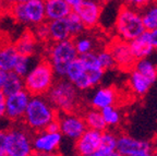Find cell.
I'll return each mask as SVG.
<instances>
[{"instance_id": "obj_1", "label": "cell", "mask_w": 157, "mask_h": 156, "mask_svg": "<svg viewBox=\"0 0 157 156\" xmlns=\"http://www.w3.org/2000/svg\"><path fill=\"white\" fill-rule=\"evenodd\" d=\"M59 112L45 96H31L23 116V123L33 132L44 131L48 123L58 118Z\"/></svg>"}, {"instance_id": "obj_2", "label": "cell", "mask_w": 157, "mask_h": 156, "mask_svg": "<svg viewBox=\"0 0 157 156\" xmlns=\"http://www.w3.org/2000/svg\"><path fill=\"white\" fill-rule=\"evenodd\" d=\"M56 78L52 64L43 58L23 78L24 90L31 96H45L56 82Z\"/></svg>"}, {"instance_id": "obj_3", "label": "cell", "mask_w": 157, "mask_h": 156, "mask_svg": "<svg viewBox=\"0 0 157 156\" xmlns=\"http://www.w3.org/2000/svg\"><path fill=\"white\" fill-rule=\"evenodd\" d=\"M45 96L58 112L75 111L80 103L78 90L66 78L56 80Z\"/></svg>"}, {"instance_id": "obj_4", "label": "cell", "mask_w": 157, "mask_h": 156, "mask_svg": "<svg viewBox=\"0 0 157 156\" xmlns=\"http://www.w3.org/2000/svg\"><path fill=\"white\" fill-rule=\"evenodd\" d=\"M115 29L118 38L128 43L136 38L145 31L141 13L133 8L123 5L116 17Z\"/></svg>"}, {"instance_id": "obj_5", "label": "cell", "mask_w": 157, "mask_h": 156, "mask_svg": "<svg viewBox=\"0 0 157 156\" xmlns=\"http://www.w3.org/2000/svg\"><path fill=\"white\" fill-rule=\"evenodd\" d=\"M78 57L73 39L69 38L62 41L52 43L47 48L45 58L52 64L56 76L60 79L64 78L67 67Z\"/></svg>"}, {"instance_id": "obj_6", "label": "cell", "mask_w": 157, "mask_h": 156, "mask_svg": "<svg viewBox=\"0 0 157 156\" xmlns=\"http://www.w3.org/2000/svg\"><path fill=\"white\" fill-rule=\"evenodd\" d=\"M33 137L26 129L14 127L6 131V156H34Z\"/></svg>"}, {"instance_id": "obj_7", "label": "cell", "mask_w": 157, "mask_h": 156, "mask_svg": "<svg viewBox=\"0 0 157 156\" xmlns=\"http://www.w3.org/2000/svg\"><path fill=\"white\" fill-rule=\"evenodd\" d=\"M58 121L62 137L68 138L72 141L78 140L87 129L83 116L78 115L75 111L60 112L58 115Z\"/></svg>"}, {"instance_id": "obj_8", "label": "cell", "mask_w": 157, "mask_h": 156, "mask_svg": "<svg viewBox=\"0 0 157 156\" xmlns=\"http://www.w3.org/2000/svg\"><path fill=\"white\" fill-rule=\"evenodd\" d=\"M107 49L110 51L111 56L115 60L116 68L121 71H130L135 64V59L131 53L129 43L125 41L116 37L110 44L108 45Z\"/></svg>"}, {"instance_id": "obj_9", "label": "cell", "mask_w": 157, "mask_h": 156, "mask_svg": "<svg viewBox=\"0 0 157 156\" xmlns=\"http://www.w3.org/2000/svg\"><path fill=\"white\" fill-rule=\"evenodd\" d=\"M101 5L94 0H83L72 7V11L78 15L85 29H94L97 26L101 14Z\"/></svg>"}, {"instance_id": "obj_10", "label": "cell", "mask_w": 157, "mask_h": 156, "mask_svg": "<svg viewBox=\"0 0 157 156\" xmlns=\"http://www.w3.org/2000/svg\"><path fill=\"white\" fill-rule=\"evenodd\" d=\"M31 99V95L25 90L6 96V115L8 119L12 121H20L23 119L25 110Z\"/></svg>"}, {"instance_id": "obj_11", "label": "cell", "mask_w": 157, "mask_h": 156, "mask_svg": "<svg viewBox=\"0 0 157 156\" xmlns=\"http://www.w3.org/2000/svg\"><path fill=\"white\" fill-rule=\"evenodd\" d=\"M62 142V134L60 132H48L46 130L37 132L33 138V149L35 154L57 152Z\"/></svg>"}, {"instance_id": "obj_12", "label": "cell", "mask_w": 157, "mask_h": 156, "mask_svg": "<svg viewBox=\"0 0 157 156\" xmlns=\"http://www.w3.org/2000/svg\"><path fill=\"white\" fill-rule=\"evenodd\" d=\"M101 131L86 129L78 140L74 141V151L76 156H88L99 149Z\"/></svg>"}, {"instance_id": "obj_13", "label": "cell", "mask_w": 157, "mask_h": 156, "mask_svg": "<svg viewBox=\"0 0 157 156\" xmlns=\"http://www.w3.org/2000/svg\"><path fill=\"white\" fill-rule=\"evenodd\" d=\"M142 150H156V146L153 142L136 139L128 134L118 135L116 151L119 152L122 156H130L131 154Z\"/></svg>"}, {"instance_id": "obj_14", "label": "cell", "mask_w": 157, "mask_h": 156, "mask_svg": "<svg viewBox=\"0 0 157 156\" xmlns=\"http://www.w3.org/2000/svg\"><path fill=\"white\" fill-rule=\"evenodd\" d=\"M24 25H36L45 22V1L43 0H29L23 3Z\"/></svg>"}, {"instance_id": "obj_15", "label": "cell", "mask_w": 157, "mask_h": 156, "mask_svg": "<svg viewBox=\"0 0 157 156\" xmlns=\"http://www.w3.org/2000/svg\"><path fill=\"white\" fill-rule=\"evenodd\" d=\"M129 46L135 60L148 58L150 56H152L155 50L154 46L151 43L148 31H144L140 36L129 41Z\"/></svg>"}, {"instance_id": "obj_16", "label": "cell", "mask_w": 157, "mask_h": 156, "mask_svg": "<svg viewBox=\"0 0 157 156\" xmlns=\"http://www.w3.org/2000/svg\"><path fill=\"white\" fill-rule=\"evenodd\" d=\"M118 99L117 91L115 88L111 86H105V88H99L94 92L90 99L92 108L96 109H103L108 106H115Z\"/></svg>"}, {"instance_id": "obj_17", "label": "cell", "mask_w": 157, "mask_h": 156, "mask_svg": "<svg viewBox=\"0 0 157 156\" xmlns=\"http://www.w3.org/2000/svg\"><path fill=\"white\" fill-rule=\"evenodd\" d=\"M72 12V7L66 0H47L45 1V17L47 21L66 19Z\"/></svg>"}, {"instance_id": "obj_18", "label": "cell", "mask_w": 157, "mask_h": 156, "mask_svg": "<svg viewBox=\"0 0 157 156\" xmlns=\"http://www.w3.org/2000/svg\"><path fill=\"white\" fill-rule=\"evenodd\" d=\"M37 39L35 37L34 33L31 29H26L24 31L21 36L17 39L14 43L13 47L17 50L19 55H23V56L32 57L35 55L37 49Z\"/></svg>"}, {"instance_id": "obj_19", "label": "cell", "mask_w": 157, "mask_h": 156, "mask_svg": "<svg viewBox=\"0 0 157 156\" xmlns=\"http://www.w3.org/2000/svg\"><path fill=\"white\" fill-rule=\"evenodd\" d=\"M128 84H129V88L132 91L133 94L140 96V97L144 96L153 85V83L148 79L139 73L134 69L130 70L129 78H128Z\"/></svg>"}, {"instance_id": "obj_20", "label": "cell", "mask_w": 157, "mask_h": 156, "mask_svg": "<svg viewBox=\"0 0 157 156\" xmlns=\"http://www.w3.org/2000/svg\"><path fill=\"white\" fill-rule=\"evenodd\" d=\"M47 24H48L49 31V41H52V43L71 38L67 19L52 20V21H48Z\"/></svg>"}, {"instance_id": "obj_21", "label": "cell", "mask_w": 157, "mask_h": 156, "mask_svg": "<svg viewBox=\"0 0 157 156\" xmlns=\"http://www.w3.org/2000/svg\"><path fill=\"white\" fill-rule=\"evenodd\" d=\"M83 118L86 123V127H87L88 129L97 130V131H101V132L108 129L105 121H104L101 111L99 109L90 108V109H87L84 112Z\"/></svg>"}, {"instance_id": "obj_22", "label": "cell", "mask_w": 157, "mask_h": 156, "mask_svg": "<svg viewBox=\"0 0 157 156\" xmlns=\"http://www.w3.org/2000/svg\"><path fill=\"white\" fill-rule=\"evenodd\" d=\"M22 90H24L23 78L21 76H19V74H17L15 72H13V71H9L5 83H3L2 88H1L2 93L6 96H9Z\"/></svg>"}, {"instance_id": "obj_23", "label": "cell", "mask_w": 157, "mask_h": 156, "mask_svg": "<svg viewBox=\"0 0 157 156\" xmlns=\"http://www.w3.org/2000/svg\"><path fill=\"white\" fill-rule=\"evenodd\" d=\"M132 69L136 70L139 73L148 79L153 84L157 81V66L150 58L135 60V64Z\"/></svg>"}, {"instance_id": "obj_24", "label": "cell", "mask_w": 157, "mask_h": 156, "mask_svg": "<svg viewBox=\"0 0 157 156\" xmlns=\"http://www.w3.org/2000/svg\"><path fill=\"white\" fill-rule=\"evenodd\" d=\"M17 53L13 45H6L0 47V69L7 71H12L17 60Z\"/></svg>"}, {"instance_id": "obj_25", "label": "cell", "mask_w": 157, "mask_h": 156, "mask_svg": "<svg viewBox=\"0 0 157 156\" xmlns=\"http://www.w3.org/2000/svg\"><path fill=\"white\" fill-rule=\"evenodd\" d=\"M142 22L145 31H153L157 29V2L147 5L144 7V11L141 13Z\"/></svg>"}, {"instance_id": "obj_26", "label": "cell", "mask_w": 157, "mask_h": 156, "mask_svg": "<svg viewBox=\"0 0 157 156\" xmlns=\"http://www.w3.org/2000/svg\"><path fill=\"white\" fill-rule=\"evenodd\" d=\"M101 111L107 128H116L120 124L122 116L116 106H108L101 109Z\"/></svg>"}, {"instance_id": "obj_27", "label": "cell", "mask_w": 157, "mask_h": 156, "mask_svg": "<svg viewBox=\"0 0 157 156\" xmlns=\"http://www.w3.org/2000/svg\"><path fill=\"white\" fill-rule=\"evenodd\" d=\"M66 19L67 22H68L69 31H70V36H71L72 39L83 34L86 29L83 23H82L81 19L78 18V15L74 11H72Z\"/></svg>"}, {"instance_id": "obj_28", "label": "cell", "mask_w": 157, "mask_h": 156, "mask_svg": "<svg viewBox=\"0 0 157 156\" xmlns=\"http://www.w3.org/2000/svg\"><path fill=\"white\" fill-rule=\"evenodd\" d=\"M83 72H84V67H83V64H82L80 58L78 57V58L74 59L71 64L67 67L64 78L70 81V82L74 83L82 74H83Z\"/></svg>"}, {"instance_id": "obj_29", "label": "cell", "mask_w": 157, "mask_h": 156, "mask_svg": "<svg viewBox=\"0 0 157 156\" xmlns=\"http://www.w3.org/2000/svg\"><path fill=\"white\" fill-rule=\"evenodd\" d=\"M75 50L78 53V56H81L84 54H88L91 51H94V41L91 37L88 36H80L73 38Z\"/></svg>"}, {"instance_id": "obj_30", "label": "cell", "mask_w": 157, "mask_h": 156, "mask_svg": "<svg viewBox=\"0 0 157 156\" xmlns=\"http://www.w3.org/2000/svg\"><path fill=\"white\" fill-rule=\"evenodd\" d=\"M117 139L118 135L113 131L106 129L101 134V144L99 149L108 150V151H113L117 146Z\"/></svg>"}, {"instance_id": "obj_31", "label": "cell", "mask_w": 157, "mask_h": 156, "mask_svg": "<svg viewBox=\"0 0 157 156\" xmlns=\"http://www.w3.org/2000/svg\"><path fill=\"white\" fill-rule=\"evenodd\" d=\"M96 55H97L98 62H99V64H101L104 71H109L116 68L115 60H113V56H111L110 51L108 50L107 48L97 51Z\"/></svg>"}, {"instance_id": "obj_32", "label": "cell", "mask_w": 157, "mask_h": 156, "mask_svg": "<svg viewBox=\"0 0 157 156\" xmlns=\"http://www.w3.org/2000/svg\"><path fill=\"white\" fill-rule=\"evenodd\" d=\"M29 64H31V57L17 55L12 71L19 74V76H21L22 78H24L25 74L29 71Z\"/></svg>"}, {"instance_id": "obj_33", "label": "cell", "mask_w": 157, "mask_h": 156, "mask_svg": "<svg viewBox=\"0 0 157 156\" xmlns=\"http://www.w3.org/2000/svg\"><path fill=\"white\" fill-rule=\"evenodd\" d=\"M34 27L35 29L33 31V33H34L37 41H49V31H48V24H47V22H43Z\"/></svg>"}, {"instance_id": "obj_34", "label": "cell", "mask_w": 157, "mask_h": 156, "mask_svg": "<svg viewBox=\"0 0 157 156\" xmlns=\"http://www.w3.org/2000/svg\"><path fill=\"white\" fill-rule=\"evenodd\" d=\"M151 2L152 0H124V5L133 9H142Z\"/></svg>"}, {"instance_id": "obj_35", "label": "cell", "mask_w": 157, "mask_h": 156, "mask_svg": "<svg viewBox=\"0 0 157 156\" xmlns=\"http://www.w3.org/2000/svg\"><path fill=\"white\" fill-rule=\"evenodd\" d=\"M88 156H122L119 152H117L116 150L113 151H108V150H103V149H98L96 152H94L93 154Z\"/></svg>"}, {"instance_id": "obj_36", "label": "cell", "mask_w": 157, "mask_h": 156, "mask_svg": "<svg viewBox=\"0 0 157 156\" xmlns=\"http://www.w3.org/2000/svg\"><path fill=\"white\" fill-rule=\"evenodd\" d=\"M0 156H6V131L0 130Z\"/></svg>"}, {"instance_id": "obj_37", "label": "cell", "mask_w": 157, "mask_h": 156, "mask_svg": "<svg viewBox=\"0 0 157 156\" xmlns=\"http://www.w3.org/2000/svg\"><path fill=\"white\" fill-rule=\"evenodd\" d=\"M46 131L48 132H60V126H59L58 118L54 121H52L50 123H48V126L46 127Z\"/></svg>"}, {"instance_id": "obj_38", "label": "cell", "mask_w": 157, "mask_h": 156, "mask_svg": "<svg viewBox=\"0 0 157 156\" xmlns=\"http://www.w3.org/2000/svg\"><path fill=\"white\" fill-rule=\"evenodd\" d=\"M6 115V95L0 90V118L5 117Z\"/></svg>"}, {"instance_id": "obj_39", "label": "cell", "mask_w": 157, "mask_h": 156, "mask_svg": "<svg viewBox=\"0 0 157 156\" xmlns=\"http://www.w3.org/2000/svg\"><path fill=\"white\" fill-rule=\"evenodd\" d=\"M130 156H157V153L156 150H142V151L131 154Z\"/></svg>"}, {"instance_id": "obj_40", "label": "cell", "mask_w": 157, "mask_h": 156, "mask_svg": "<svg viewBox=\"0 0 157 156\" xmlns=\"http://www.w3.org/2000/svg\"><path fill=\"white\" fill-rule=\"evenodd\" d=\"M148 34H150L151 43L154 46L155 50H157V29H153V31H148Z\"/></svg>"}, {"instance_id": "obj_41", "label": "cell", "mask_w": 157, "mask_h": 156, "mask_svg": "<svg viewBox=\"0 0 157 156\" xmlns=\"http://www.w3.org/2000/svg\"><path fill=\"white\" fill-rule=\"evenodd\" d=\"M7 74L8 72L5 70H2V69H0V90L2 88L3 86V83H5L6 81V78H7Z\"/></svg>"}, {"instance_id": "obj_42", "label": "cell", "mask_w": 157, "mask_h": 156, "mask_svg": "<svg viewBox=\"0 0 157 156\" xmlns=\"http://www.w3.org/2000/svg\"><path fill=\"white\" fill-rule=\"evenodd\" d=\"M29 0H6L7 2V7L9 5H13V3H26Z\"/></svg>"}, {"instance_id": "obj_43", "label": "cell", "mask_w": 157, "mask_h": 156, "mask_svg": "<svg viewBox=\"0 0 157 156\" xmlns=\"http://www.w3.org/2000/svg\"><path fill=\"white\" fill-rule=\"evenodd\" d=\"M66 1L69 3V5L71 6V7H74V6L78 5V3H80L81 1H83V0H66Z\"/></svg>"}, {"instance_id": "obj_44", "label": "cell", "mask_w": 157, "mask_h": 156, "mask_svg": "<svg viewBox=\"0 0 157 156\" xmlns=\"http://www.w3.org/2000/svg\"><path fill=\"white\" fill-rule=\"evenodd\" d=\"M37 156H60L57 152H52V153H43V154H37Z\"/></svg>"}, {"instance_id": "obj_45", "label": "cell", "mask_w": 157, "mask_h": 156, "mask_svg": "<svg viewBox=\"0 0 157 156\" xmlns=\"http://www.w3.org/2000/svg\"><path fill=\"white\" fill-rule=\"evenodd\" d=\"M101 1H103V2H111V1H113V0H101Z\"/></svg>"}, {"instance_id": "obj_46", "label": "cell", "mask_w": 157, "mask_h": 156, "mask_svg": "<svg viewBox=\"0 0 157 156\" xmlns=\"http://www.w3.org/2000/svg\"><path fill=\"white\" fill-rule=\"evenodd\" d=\"M43 1H47V0H43Z\"/></svg>"}, {"instance_id": "obj_47", "label": "cell", "mask_w": 157, "mask_h": 156, "mask_svg": "<svg viewBox=\"0 0 157 156\" xmlns=\"http://www.w3.org/2000/svg\"><path fill=\"white\" fill-rule=\"evenodd\" d=\"M156 66H157V64H156Z\"/></svg>"}]
</instances>
